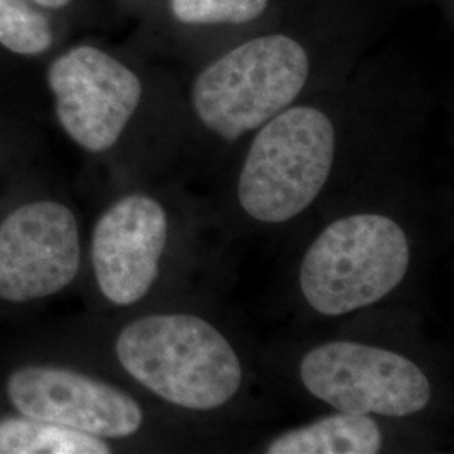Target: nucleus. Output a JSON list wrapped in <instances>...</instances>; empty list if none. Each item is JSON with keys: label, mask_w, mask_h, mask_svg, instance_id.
Masks as SVG:
<instances>
[{"label": "nucleus", "mask_w": 454, "mask_h": 454, "mask_svg": "<svg viewBox=\"0 0 454 454\" xmlns=\"http://www.w3.org/2000/svg\"><path fill=\"white\" fill-rule=\"evenodd\" d=\"M114 357L140 387L189 411L226 406L243 384L234 347L214 325L189 313H153L125 325Z\"/></svg>", "instance_id": "obj_1"}, {"label": "nucleus", "mask_w": 454, "mask_h": 454, "mask_svg": "<svg viewBox=\"0 0 454 454\" xmlns=\"http://www.w3.org/2000/svg\"><path fill=\"white\" fill-rule=\"evenodd\" d=\"M409 264V238L397 221L375 212L352 214L330 223L309 244L300 290L317 313L340 317L389 296Z\"/></svg>", "instance_id": "obj_2"}, {"label": "nucleus", "mask_w": 454, "mask_h": 454, "mask_svg": "<svg viewBox=\"0 0 454 454\" xmlns=\"http://www.w3.org/2000/svg\"><path fill=\"white\" fill-rule=\"evenodd\" d=\"M337 131L326 114L288 106L260 127L238 182L243 211L264 224L288 223L309 209L330 179Z\"/></svg>", "instance_id": "obj_3"}, {"label": "nucleus", "mask_w": 454, "mask_h": 454, "mask_svg": "<svg viewBox=\"0 0 454 454\" xmlns=\"http://www.w3.org/2000/svg\"><path fill=\"white\" fill-rule=\"evenodd\" d=\"M309 58L288 35L251 39L207 66L194 82L192 105L200 123L227 142L258 130L300 97Z\"/></svg>", "instance_id": "obj_4"}, {"label": "nucleus", "mask_w": 454, "mask_h": 454, "mask_svg": "<svg viewBox=\"0 0 454 454\" xmlns=\"http://www.w3.org/2000/svg\"><path fill=\"white\" fill-rule=\"evenodd\" d=\"M305 389L341 412L409 418L431 403L421 367L399 352L369 343L333 340L311 348L300 364Z\"/></svg>", "instance_id": "obj_5"}, {"label": "nucleus", "mask_w": 454, "mask_h": 454, "mask_svg": "<svg viewBox=\"0 0 454 454\" xmlns=\"http://www.w3.org/2000/svg\"><path fill=\"white\" fill-rule=\"evenodd\" d=\"M82 262V227L65 202L33 197L0 219L2 303L29 305L65 292Z\"/></svg>", "instance_id": "obj_6"}, {"label": "nucleus", "mask_w": 454, "mask_h": 454, "mask_svg": "<svg viewBox=\"0 0 454 454\" xmlns=\"http://www.w3.org/2000/svg\"><path fill=\"white\" fill-rule=\"evenodd\" d=\"M2 392L11 411L108 441L131 438L145 424L144 407L129 392L58 364L17 365Z\"/></svg>", "instance_id": "obj_7"}, {"label": "nucleus", "mask_w": 454, "mask_h": 454, "mask_svg": "<svg viewBox=\"0 0 454 454\" xmlns=\"http://www.w3.org/2000/svg\"><path fill=\"white\" fill-rule=\"evenodd\" d=\"M54 112L66 135L90 153L112 150L142 101V82L112 54L78 46L48 71Z\"/></svg>", "instance_id": "obj_8"}, {"label": "nucleus", "mask_w": 454, "mask_h": 454, "mask_svg": "<svg viewBox=\"0 0 454 454\" xmlns=\"http://www.w3.org/2000/svg\"><path fill=\"white\" fill-rule=\"evenodd\" d=\"M168 241V215L155 197L123 195L91 231L90 261L99 294L114 307L140 303L155 286Z\"/></svg>", "instance_id": "obj_9"}, {"label": "nucleus", "mask_w": 454, "mask_h": 454, "mask_svg": "<svg viewBox=\"0 0 454 454\" xmlns=\"http://www.w3.org/2000/svg\"><path fill=\"white\" fill-rule=\"evenodd\" d=\"M382 429L369 414L337 411L309 426L273 439L270 454H375L382 450Z\"/></svg>", "instance_id": "obj_10"}, {"label": "nucleus", "mask_w": 454, "mask_h": 454, "mask_svg": "<svg viewBox=\"0 0 454 454\" xmlns=\"http://www.w3.org/2000/svg\"><path fill=\"white\" fill-rule=\"evenodd\" d=\"M108 439L19 414L0 416V454H110Z\"/></svg>", "instance_id": "obj_11"}, {"label": "nucleus", "mask_w": 454, "mask_h": 454, "mask_svg": "<svg viewBox=\"0 0 454 454\" xmlns=\"http://www.w3.org/2000/svg\"><path fill=\"white\" fill-rule=\"evenodd\" d=\"M0 44L22 56L46 52L52 44L48 17L26 0H0Z\"/></svg>", "instance_id": "obj_12"}, {"label": "nucleus", "mask_w": 454, "mask_h": 454, "mask_svg": "<svg viewBox=\"0 0 454 454\" xmlns=\"http://www.w3.org/2000/svg\"><path fill=\"white\" fill-rule=\"evenodd\" d=\"M270 0H170L182 24H247L266 11Z\"/></svg>", "instance_id": "obj_13"}, {"label": "nucleus", "mask_w": 454, "mask_h": 454, "mask_svg": "<svg viewBox=\"0 0 454 454\" xmlns=\"http://www.w3.org/2000/svg\"><path fill=\"white\" fill-rule=\"evenodd\" d=\"M34 2H37L44 7H49V9H61V7L67 5L71 0H34Z\"/></svg>", "instance_id": "obj_14"}]
</instances>
